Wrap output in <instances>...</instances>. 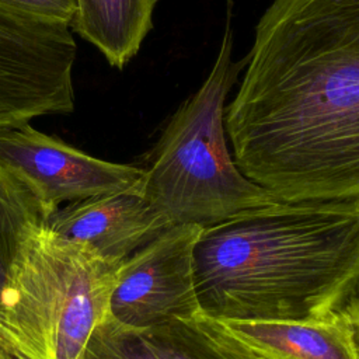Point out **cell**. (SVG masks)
Listing matches in <instances>:
<instances>
[{
  "instance_id": "1",
  "label": "cell",
  "mask_w": 359,
  "mask_h": 359,
  "mask_svg": "<svg viewBox=\"0 0 359 359\" xmlns=\"http://www.w3.org/2000/svg\"><path fill=\"white\" fill-rule=\"evenodd\" d=\"M224 126L280 201L359 199V0H272Z\"/></svg>"
},
{
  "instance_id": "2",
  "label": "cell",
  "mask_w": 359,
  "mask_h": 359,
  "mask_svg": "<svg viewBox=\"0 0 359 359\" xmlns=\"http://www.w3.org/2000/svg\"><path fill=\"white\" fill-rule=\"evenodd\" d=\"M201 313L222 321H311L359 282V199L279 201L202 227Z\"/></svg>"
},
{
  "instance_id": "3",
  "label": "cell",
  "mask_w": 359,
  "mask_h": 359,
  "mask_svg": "<svg viewBox=\"0 0 359 359\" xmlns=\"http://www.w3.org/2000/svg\"><path fill=\"white\" fill-rule=\"evenodd\" d=\"M119 268L45 220L31 223L0 289V348L17 359H83Z\"/></svg>"
},
{
  "instance_id": "4",
  "label": "cell",
  "mask_w": 359,
  "mask_h": 359,
  "mask_svg": "<svg viewBox=\"0 0 359 359\" xmlns=\"http://www.w3.org/2000/svg\"><path fill=\"white\" fill-rule=\"evenodd\" d=\"M230 10L216 60L202 86L171 115L147 157L143 195L174 226L208 227L280 199L234 161L226 98L245 66L233 60Z\"/></svg>"
},
{
  "instance_id": "5",
  "label": "cell",
  "mask_w": 359,
  "mask_h": 359,
  "mask_svg": "<svg viewBox=\"0 0 359 359\" xmlns=\"http://www.w3.org/2000/svg\"><path fill=\"white\" fill-rule=\"evenodd\" d=\"M69 24L0 6V129L74 109Z\"/></svg>"
},
{
  "instance_id": "6",
  "label": "cell",
  "mask_w": 359,
  "mask_h": 359,
  "mask_svg": "<svg viewBox=\"0 0 359 359\" xmlns=\"http://www.w3.org/2000/svg\"><path fill=\"white\" fill-rule=\"evenodd\" d=\"M0 164L38 198L46 219L60 206L142 189L144 168L93 157L31 123L0 129Z\"/></svg>"
},
{
  "instance_id": "7",
  "label": "cell",
  "mask_w": 359,
  "mask_h": 359,
  "mask_svg": "<svg viewBox=\"0 0 359 359\" xmlns=\"http://www.w3.org/2000/svg\"><path fill=\"white\" fill-rule=\"evenodd\" d=\"M202 227L174 224L128 257L111 294L109 317L132 328H149L201 314L194 248Z\"/></svg>"
},
{
  "instance_id": "8",
  "label": "cell",
  "mask_w": 359,
  "mask_h": 359,
  "mask_svg": "<svg viewBox=\"0 0 359 359\" xmlns=\"http://www.w3.org/2000/svg\"><path fill=\"white\" fill-rule=\"evenodd\" d=\"M83 359H272L220 320L198 314L132 328L109 316L93 332Z\"/></svg>"
},
{
  "instance_id": "9",
  "label": "cell",
  "mask_w": 359,
  "mask_h": 359,
  "mask_svg": "<svg viewBox=\"0 0 359 359\" xmlns=\"http://www.w3.org/2000/svg\"><path fill=\"white\" fill-rule=\"evenodd\" d=\"M45 223L57 234L88 244L102 258L122 264L172 226L143 195L122 191L67 203Z\"/></svg>"
},
{
  "instance_id": "10",
  "label": "cell",
  "mask_w": 359,
  "mask_h": 359,
  "mask_svg": "<svg viewBox=\"0 0 359 359\" xmlns=\"http://www.w3.org/2000/svg\"><path fill=\"white\" fill-rule=\"evenodd\" d=\"M222 323L272 359H359L355 331L344 304L311 321Z\"/></svg>"
},
{
  "instance_id": "11",
  "label": "cell",
  "mask_w": 359,
  "mask_h": 359,
  "mask_svg": "<svg viewBox=\"0 0 359 359\" xmlns=\"http://www.w3.org/2000/svg\"><path fill=\"white\" fill-rule=\"evenodd\" d=\"M70 29L95 46L107 62L123 69L153 28L157 0H74Z\"/></svg>"
},
{
  "instance_id": "12",
  "label": "cell",
  "mask_w": 359,
  "mask_h": 359,
  "mask_svg": "<svg viewBox=\"0 0 359 359\" xmlns=\"http://www.w3.org/2000/svg\"><path fill=\"white\" fill-rule=\"evenodd\" d=\"M38 220H46L38 198L17 175L0 164V289L25 230Z\"/></svg>"
},
{
  "instance_id": "13",
  "label": "cell",
  "mask_w": 359,
  "mask_h": 359,
  "mask_svg": "<svg viewBox=\"0 0 359 359\" xmlns=\"http://www.w3.org/2000/svg\"><path fill=\"white\" fill-rule=\"evenodd\" d=\"M0 6L69 25L76 10L74 0H0Z\"/></svg>"
},
{
  "instance_id": "14",
  "label": "cell",
  "mask_w": 359,
  "mask_h": 359,
  "mask_svg": "<svg viewBox=\"0 0 359 359\" xmlns=\"http://www.w3.org/2000/svg\"><path fill=\"white\" fill-rule=\"evenodd\" d=\"M344 307L346 309V311L349 314V318H351V323H352V327L355 331L358 349H359V282L356 283L355 289L352 290V293L344 303Z\"/></svg>"
},
{
  "instance_id": "15",
  "label": "cell",
  "mask_w": 359,
  "mask_h": 359,
  "mask_svg": "<svg viewBox=\"0 0 359 359\" xmlns=\"http://www.w3.org/2000/svg\"><path fill=\"white\" fill-rule=\"evenodd\" d=\"M0 359H15V358L11 356L8 352H6V351H3V349L0 348Z\"/></svg>"
},
{
  "instance_id": "16",
  "label": "cell",
  "mask_w": 359,
  "mask_h": 359,
  "mask_svg": "<svg viewBox=\"0 0 359 359\" xmlns=\"http://www.w3.org/2000/svg\"><path fill=\"white\" fill-rule=\"evenodd\" d=\"M15 359H17V358H15Z\"/></svg>"
}]
</instances>
